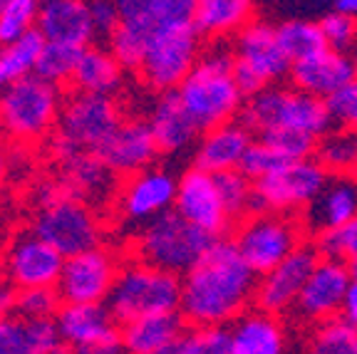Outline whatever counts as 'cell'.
I'll use <instances>...</instances> for the list:
<instances>
[{
	"mask_svg": "<svg viewBox=\"0 0 357 354\" xmlns=\"http://www.w3.org/2000/svg\"><path fill=\"white\" fill-rule=\"evenodd\" d=\"M70 354H127L124 352V344L119 339V332L112 334L107 339H100L95 344H84V347H75Z\"/></svg>",
	"mask_w": 357,
	"mask_h": 354,
	"instance_id": "48",
	"label": "cell"
},
{
	"mask_svg": "<svg viewBox=\"0 0 357 354\" xmlns=\"http://www.w3.org/2000/svg\"><path fill=\"white\" fill-rule=\"evenodd\" d=\"M229 354H288V330L278 315L248 310L226 330Z\"/></svg>",
	"mask_w": 357,
	"mask_h": 354,
	"instance_id": "24",
	"label": "cell"
},
{
	"mask_svg": "<svg viewBox=\"0 0 357 354\" xmlns=\"http://www.w3.org/2000/svg\"><path fill=\"white\" fill-rule=\"evenodd\" d=\"M62 178L60 186L73 199L82 201L92 208V203H105L114 194H119L117 176L97 159L95 154H75L60 161Z\"/></svg>",
	"mask_w": 357,
	"mask_h": 354,
	"instance_id": "26",
	"label": "cell"
},
{
	"mask_svg": "<svg viewBox=\"0 0 357 354\" xmlns=\"http://www.w3.org/2000/svg\"><path fill=\"white\" fill-rule=\"evenodd\" d=\"M328 181L330 174L312 156L303 161H290L271 176L253 181V186H256V210L283 213V216L307 210L312 201L323 194Z\"/></svg>",
	"mask_w": 357,
	"mask_h": 354,
	"instance_id": "13",
	"label": "cell"
},
{
	"mask_svg": "<svg viewBox=\"0 0 357 354\" xmlns=\"http://www.w3.org/2000/svg\"><path fill=\"white\" fill-rule=\"evenodd\" d=\"M154 354H172V349H167V352H154Z\"/></svg>",
	"mask_w": 357,
	"mask_h": 354,
	"instance_id": "55",
	"label": "cell"
},
{
	"mask_svg": "<svg viewBox=\"0 0 357 354\" xmlns=\"http://www.w3.org/2000/svg\"><path fill=\"white\" fill-rule=\"evenodd\" d=\"M60 295L55 288H35L17 290L15 295V315L22 320H52L60 310Z\"/></svg>",
	"mask_w": 357,
	"mask_h": 354,
	"instance_id": "41",
	"label": "cell"
},
{
	"mask_svg": "<svg viewBox=\"0 0 357 354\" xmlns=\"http://www.w3.org/2000/svg\"><path fill=\"white\" fill-rule=\"evenodd\" d=\"M290 79H293L296 89L328 102L333 94H337L342 87L355 82V62L342 52L323 47L320 52L305 57V60L293 62L290 65Z\"/></svg>",
	"mask_w": 357,
	"mask_h": 354,
	"instance_id": "21",
	"label": "cell"
},
{
	"mask_svg": "<svg viewBox=\"0 0 357 354\" xmlns=\"http://www.w3.org/2000/svg\"><path fill=\"white\" fill-rule=\"evenodd\" d=\"M33 233L55 248L62 258H73L102 245V223L87 203L73 199L60 183L43 186L38 194V210Z\"/></svg>",
	"mask_w": 357,
	"mask_h": 354,
	"instance_id": "4",
	"label": "cell"
},
{
	"mask_svg": "<svg viewBox=\"0 0 357 354\" xmlns=\"http://www.w3.org/2000/svg\"><path fill=\"white\" fill-rule=\"evenodd\" d=\"M119 22L109 35V52L122 70H139L149 45L159 33L189 22L194 0H122Z\"/></svg>",
	"mask_w": 357,
	"mask_h": 354,
	"instance_id": "6",
	"label": "cell"
},
{
	"mask_svg": "<svg viewBox=\"0 0 357 354\" xmlns=\"http://www.w3.org/2000/svg\"><path fill=\"white\" fill-rule=\"evenodd\" d=\"M333 10L342 13V15L357 17V0H337V3L333 6Z\"/></svg>",
	"mask_w": 357,
	"mask_h": 354,
	"instance_id": "51",
	"label": "cell"
},
{
	"mask_svg": "<svg viewBox=\"0 0 357 354\" xmlns=\"http://www.w3.org/2000/svg\"><path fill=\"white\" fill-rule=\"evenodd\" d=\"M315 253L328 261H340L345 266H357V218L335 231L315 233Z\"/></svg>",
	"mask_w": 357,
	"mask_h": 354,
	"instance_id": "40",
	"label": "cell"
},
{
	"mask_svg": "<svg viewBox=\"0 0 357 354\" xmlns=\"http://www.w3.org/2000/svg\"><path fill=\"white\" fill-rule=\"evenodd\" d=\"M318 25H320V33H323L325 47H328V50L342 52V55H345L352 45L357 43V17L330 10L320 17Z\"/></svg>",
	"mask_w": 357,
	"mask_h": 354,
	"instance_id": "43",
	"label": "cell"
},
{
	"mask_svg": "<svg viewBox=\"0 0 357 354\" xmlns=\"http://www.w3.org/2000/svg\"><path fill=\"white\" fill-rule=\"evenodd\" d=\"M234 77L245 100L261 89L278 84L290 75V60L275 35V25L266 20L248 22L234 43Z\"/></svg>",
	"mask_w": 357,
	"mask_h": 354,
	"instance_id": "11",
	"label": "cell"
},
{
	"mask_svg": "<svg viewBox=\"0 0 357 354\" xmlns=\"http://www.w3.org/2000/svg\"><path fill=\"white\" fill-rule=\"evenodd\" d=\"M340 317L345 322H350L352 327H357V272H352V280H350V288H347L345 302H342Z\"/></svg>",
	"mask_w": 357,
	"mask_h": 354,
	"instance_id": "49",
	"label": "cell"
},
{
	"mask_svg": "<svg viewBox=\"0 0 357 354\" xmlns=\"http://www.w3.org/2000/svg\"><path fill=\"white\" fill-rule=\"evenodd\" d=\"M174 210L213 240H221L229 233V228L234 226L229 210L223 206L216 176L201 171L196 167L186 169L178 176Z\"/></svg>",
	"mask_w": 357,
	"mask_h": 354,
	"instance_id": "15",
	"label": "cell"
},
{
	"mask_svg": "<svg viewBox=\"0 0 357 354\" xmlns=\"http://www.w3.org/2000/svg\"><path fill=\"white\" fill-rule=\"evenodd\" d=\"M241 124L248 132H256L258 137L288 129V132H301L320 139L330 132L333 119L323 100L310 97L296 87L273 84L245 100L241 109Z\"/></svg>",
	"mask_w": 357,
	"mask_h": 354,
	"instance_id": "3",
	"label": "cell"
},
{
	"mask_svg": "<svg viewBox=\"0 0 357 354\" xmlns=\"http://www.w3.org/2000/svg\"><path fill=\"white\" fill-rule=\"evenodd\" d=\"M0 216H3V199H0Z\"/></svg>",
	"mask_w": 357,
	"mask_h": 354,
	"instance_id": "56",
	"label": "cell"
},
{
	"mask_svg": "<svg viewBox=\"0 0 357 354\" xmlns=\"http://www.w3.org/2000/svg\"><path fill=\"white\" fill-rule=\"evenodd\" d=\"M149 132L159 154H178L199 139L201 129L184 109L176 92L159 94L149 109Z\"/></svg>",
	"mask_w": 357,
	"mask_h": 354,
	"instance_id": "25",
	"label": "cell"
},
{
	"mask_svg": "<svg viewBox=\"0 0 357 354\" xmlns=\"http://www.w3.org/2000/svg\"><path fill=\"white\" fill-rule=\"evenodd\" d=\"M261 141H266L275 154L280 156L283 161H303L310 159V154H315V144L318 139L307 137V134L301 132H288V129H280V132H268L261 134Z\"/></svg>",
	"mask_w": 357,
	"mask_h": 354,
	"instance_id": "44",
	"label": "cell"
},
{
	"mask_svg": "<svg viewBox=\"0 0 357 354\" xmlns=\"http://www.w3.org/2000/svg\"><path fill=\"white\" fill-rule=\"evenodd\" d=\"M318 261L320 255L315 253V248L303 245L290 258H285L278 268L258 277L256 298H253V302L258 305L256 310L268 312V315H280V312L293 310Z\"/></svg>",
	"mask_w": 357,
	"mask_h": 354,
	"instance_id": "18",
	"label": "cell"
},
{
	"mask_svg": "<svg viewBox=\"0 0 357 354\" xmlns=\"http://www.w3.org/2000/svg\"><path fill=\"white\" fill-rule=\"evenodd\" d=\"M38 30L45 43L70 45V47H89L97 35L89 3L82 0H47L40 6Z\"/></svg>",
	"mask_w": 357,
	"mask_h": 354,
	"instance_id": "22",
	"label": "cell"
},
{
	"mask_svg": "<svg viewBox=\"0 0 357 354\" xmlns=\"http://www.w3.org/2000/svg\"><path fill=\"white\" fill-rule=\"evenodd\" d=\"M201 57V38L189 22H176L154 38L139 75L154 92H176Z\"/></svg>",
	"mask_w": 357,
	"mask_h": 354,
	"instance_id": "12",
	"label": "cell"
},
{
	"mask_svg": "<svg viewBox=\"0 0 357 354\" xmlns=\"http://www.w3.org/2000/svg\"><path fill=\"white\" fill-rule=\"evenodd\" d=\"M172 354H229L226 330H206V327L184 330V334L172 347Z\"/></svg>",
	"mask_w": 357,
	"mask_h": 354,
	"instance_id": "42",
	"label": "cell"
},
{
	"mask_svg": "<svg viewBox=\"0 0 357 354\" xmlns=\"http://www.w3.org/2000/svg\"><path fill=\"white\" fill-rule=\"evenodd\" d=\"M352 62H355V82H357V60H352Z\"/></svg>",
	"mask_w": 357,
	"mask_h": 354,
	"instance_id": "54",
	"label": "cell"
},
{
	"mask_svg": "<svg viewBox=\"0 0 357 354\" xmlns=\"http://www.w3.org/2000/svg\"><path fill=\"white\" fill-rule=\"evenodd\" d=\"M218 191H221L223 206L229 210L231 221H243L251 213H256V186L245 174L229 171L216 176Z\"/></svg>",
	"mask_w": 357,
	"mask_h": 354,
	"instance_id": "39",
	"label": "cell"
},
{
	"mask_svg": "<svg viewBox=\"0 0 357 354\" xmlns=\"http://www.w3.org/2000/svg\"><path fill=\"white\" fill-rule=\"evenodd\" d=\"M303 233L305 223L296 216L256 210L236 226L234 245L253 275L261 277L303 248Z\"/></svg>",
	"mask_w": 357,
	"mask_h": 354,
	"instance_id": "10",
	"label": "cell"
},
{
	"mask_svg": "<svg viewBox=\"0 0 357 354\" xmlns=\"http://www.w3.org/2000/svg\"><path fill=\"white\" fill-rule=\"evenodd\" d=\"M315 161L330 176H350L357 161V134L330 129L315 144Z\"/></svg>",
	"mask_w": 357,
	"mask_h": 354,
	"instance_id": "35",
	"label": "cell"
},
{
	"mask_svg": "<svg viewBox=\"0 0 357 354\" xmlns=\"http://www.w3.org/2000/svg\"><path fill=\"white\" fill-rule=\"evenodd\" d=\"M87 50V47H84ZM79 47H70V45H55V43H45L43 52L38 57V65H35V75L45 82L60 84L73 82L75 70H77V62L82 57Z\"/></svg>",
	"mask_w": 357,
	"mask_h": 354,
	"instance_id": "37",
	"label": "cell"
},
{
	"mask_svg": "<svg viewBox=\"0 0 357 354\" xmlns=\"http://www.w3.org/2000/svg\"><path fill=\"white\" fill-rule=\"evenodd\" d=\"M176 94L201 132L234 122L245 105L234 77V57L226 50L201 55Z\"/></svg>",
	"mask_w": 357,
	"mask_h": 354,
	"instance_id": "2",
	"label": "cell"
},
{
	"mask_svg": "<svg viewBox=\"0 0 357 354\" xmlns=\"http://www.w3.org/2000/svg\"><path fill=\"white\" fill-rule=\"evenodd\" d=\"M350 280H352L350 266H345L340 261L320 258L318 266L312 268L310 277H307L305 288H303L293 310L298 312L301 320L312 322V325H320V322L340 317Z\"/></svg>",
	"mask_w": 357,
	"mask_h": 354,
	"instance_id": "19",
	"label": "cell"
},
{
	"mask_svg": "<svg viewBox=\"0 0 357 354\" xmlns=\"http://www.w3.org/2000/svg\"><path fill=\"white\" fill-rule=\"evenodd\" d=\"M45 47V40L38 30L28 33L22 40L0 47V92L17 84L20 79L35 75V65Z\"/></svg>",
	"mask_w": 357,
	"mask_h": 354,
	"instance_id": "33",
	"label": "cell"
},
{
	"mask_svg": "<svg viewBox=\"0 0 357 354\" xmlns=\"http://www.w3.org/2000/svg\"><path fill=\"white\" fill-rule=\"evenodd\" d=\"M251 141V132L241 122H229L216 129H208L196 144L194 167L211 174V176L238 171Z\"/></svg>",
	"mask_w": 357,
	"mask_h": 354,
	"instance_id": "23",
	"label": "cell"
},
{
	"mask_svg": "<svg viewBox=\"0 0 357 354\" xmlns=\"http://www.w3.org/2000/svg\"><path fill=\"white\" fill-rule=\"evenodd\" d=\"M122 79L124 70L114 60L109 47H87L77 62L73 84L77 92L112 97V92H117L122 87Z\"/></svg>",
	"mask_w": 357,
	"mask_h": 354,
	"instance_id": "32",
	"label": "cell"
},
{
	"mask_svg": "<svg viewBox=\"0 0 357 354\" xmlns=\"http://www.w3.org/2000/svg\"><path fill=\"white\" fill-rule=\"evenodd\" d=\"M55 330L60 339L67 347H84V344H95L100 339H107L117 334L119 330L112 320L107 305H67L62 302L57 315L52 317Z\"/></svg>",
	"mask_w": 357,
	"mask_h": 354,
	"instance_id": "27",
	"label": "cell"
},
{
	"mask_svg": "<svg viewBox=\"0 0 357 354\" xmlns=\"http://www.w3.org/2000/svg\"><path fill=\"white\" fill-rule=\"evenodd\" d=\"M117 255L107 248L84 250L65 258L62 275L57 282V295L67 305H105L119 275Z\"/></svg>",
	"mask_w": 357,
	"mask_h": 354,
	"instance_id": "14",
	"label": "cell"
},
{
	"mask_svg": "<svg viewBox=\"0 0 357 354\" xmlns=\"http://www.w3.org/2000/svg\"><path fill=\"white\" fill-rule=\"evenodd\" d=\"M178 178L167 169H146L132 176L117 194V206L124 221L146 226L154 218L174 210Z\"/></svg>",
	"mask_w": 357,
	"mask_h": 354,
	"instance_id": "17",
	"label": "cell"
},
{
	"mask_svg": "<svg viewBox=\"0 0 357 354\" xmlns=\"http://www.w3.org/2000/svg\"><path fill=\"white\" fill-rule=\"evenodd\" d=\"M8 174H10V154H8V151L0 146V183L6 181Z\"/></svg>",
	"mask_w": 357,
	"mask_h": 354,
	"instance_id": "52",
	"label": "cell"
},
{
	"mask_svg": "<svg viewBox=\"0 0 357 354\" xmlns=\"http://www.w3.org/2000/svg\"><path fill=\"white\" fill-rule=\"evenodd\" d=\"M288 161H283L278 154H275L271 146L266 144V141H251V146H248V151H245L243 161H241V174H245V176L251 178V181H261V178L271 176L273 171H278L280 167H285Z\"/></svg>",
	"mask_w": 357,
	"mask_h": 354,
	"instance_id": "45",
	"label": "cell"
},
{
	"mask_svg": "<svg viewBox=\"0 0 357 354\" xmlns=\"http://www.w3.org/2000/svg\"><path fill=\"white\" fill-rule=\"evenodd\" d=\"M325 105H328L330 119H333V124H337V129L357 134V82L342 87Z\"/></svg>",
	"mask_w": 357,
	"mask_h": 354,
	"instance_id": "46",
	"label": "cell"
},
{
	"mask_svg": "<svg viewBox=\"0 0 357 354\" xmlns=\"http://www.w3.org/2000/svg\"><path fill=\"white\" fill-rule=\"evenodd\" d=\"M40 3L35 0H0V47L22 40L38 28Z\"/></svg>",
	"mask_w": 357,
	"mask_h": 354,
	"instance_id": "38",
	"label": "cell"
},
{
	"mask_svg": "<svg viewBox=\"0 0 357 354\" xmlns=\"http://www.w3.org/2000/svg\"><path fill=\"white\" fill-rule=\"evenodd\" d=\"M15 288H10L6 280H0V320L15 315Z\"/></svg>",
	"mask_w": 357,
	"mask_h": 354,
	"instance_id": "50",
	"label": "cell"
},
{
	"mask_svg": "<svg viewBox=\"0 0 357 354\" xmlns=\"http://www.w3.org/2000/svg\"><path fill=\"white\" fill-rule=\"evenodd\" d=\"M67 347L52 320H22L10 315L0 320V354H52Z\"/></svg>",
	"mask_w": 357,
	"mask_h": 354,
	"instance_id": "29",
	"label": "cell"
},
{
	"mask_svg": "<svg viewBox=\"0 0 357 354\" xmlns=\"http://www.w3.org/2000/svg\"><path fill=\"white\" fill-rule=\"evenodd\" d=\"M275 35H278V43L290 65L305 60L325 47L320 25L315 20H307V17H288V20L278 22Z\"/></svg>",
	"mask_w": 357,
	"mask_h": 354,
	"instance_id": "34",
	"label": "cell"
},
{
	"mask_svg": "<svg viewBox=\"0 0 357 354\" xmlns=\"http://www.w3.org/2000/svg\"><path fill=\"white\" fill-rule=\"evenodd\" d=\"M97 159L109 169L114 176H137L154 167L159 149L149 132V124L142 119H122L105 144L95 151Z\"/></svg>",
	"mask_w": 357,
	"mask_h": 354,
	"instance_id": "20",
	"label": "cell"
},
{
	"mask_svg": "<svg viewBox=\"0 0 357 354\" xmlns=\"http://www.w3.org/2000/svg\"><path fill=\"white\" fill-rule=\"evenodd\" d=\"M352 174H355V178H357V161H355V171H352Z\"/></svg>",
	"mask_w": 357,
	"mask_h": 354,
	"instance_id": "57",
	"label": "cell"
},
{
	"mask_svg": "<svg viewBox=\"0 0 357 354\" xmlns=\"http://www.w3.org/2000/svg\"><path fill=\"white\" fill-rule=\"evenodd\" d=\"M211 243L213 238L206 233L184 221L176 210H169L142 226L137 233V255L139 261L181 277L201 261Z\"/></svg>",
	"mask_w": 357,
	"mask_h": 354,
	"instance_id": "9",
	"label": "cell"
},
{
	"mask_svg": "<svg viewBox=\"0 0 357 354\" xmlns=\"http://www.w3.org/2000/svg\"><path fill=\"white\" fill-rule=\"evenodd\" d=\"M181 305V277L149 266L144 261H129L119 268L114 288L107 300L112 320L129 325L151 315H174Z\"/></svg>",
	"mask_w": 357,
	"mask_h": 354,
	"instance_id": "5",
	"label": "cell"
},
{
	"mask_svg": "<svg viewBox=\"0 0 357 354\" xmlns=\"http://www.w3.org/2000/svg\"><path fill=\"white\" fill-rule=\"evenodd\" d=\"M303 354H357V327L342 317L312 325Z\"/></svg>",
	"mask_w": 357,
	"mask_h": 354,
	"instance_id": "36",
	"label": "cell"
},
{
	"mask_svg": "<svg viewBox=\"0 0 357 354\" xmlns=\"http://www.w3.org/2000/svg\"><path fill=\"white\" fill-rule=\"evenodd\" d=\"M62 92L38 75L0 92V132L20 144H35L57 127Z\"/></svg>",
	"mask_w": 357,
	"mask_h": 354,
	"instance_id": "8",
	"label": "cell"
},
{
	"mask_svg": "<svg viewBox=\"0 0 357 354\" xmlns=\"http://www.w3.org/2000/svg\"><path fill=\"white\" fill-rule=\"evenodd\" d=\"M258 277L243 263L234 240H213L201 261L181 275V305L178 315L191 327L226 330L256 298Z\"/></svg>",
	"mask_w": 357,
	"mask_h": 354,
	"instance_id": "1",
	"label": "cell"
},
{
	"mask_svg": "<svg viewBox=\"0 0 357 354\" xmlns=\"http://www.w3.org/2000/svg\"><path fill=\"white\" fill-rule=\"evenodd\" d=\"M256 6L248 0H199L194 3L191 25L206 38L238 35L248 22L256 20Z\"/></svg>",
	"mask_w": 357,
	"mask_h": 354,
	"instance_id": "31",
	"label": "cell"
},
{
	"mask_svg": "<svg viewBox=\"0 0 357 354\" xmlns=\"http://www.w3.org/2000/svg\"><path fill=\"white\" fill-rule=\"evenodd\" d=\"M52 354H70V349H67V347H60L57 352H52Z\"/></svg>",
	"mask_w": 357,
	"mask_h": 354,
	"instance_id": "53",
	"label": "cell"
},
{
	"mask_svg": "<svg viewBox=\"0 0 357 354\" xmlns=\"http://www.w3.org/2000/svg\"><path fill=\"white\" fill-rule=\"evenodd\" d=\"M122 124V111L112 97L75 92L62 102L52 154L60 161L75 154H95L109 134Z\"/></svg>",
	"mask_w": 357,
	"mask_h": 354,
	"instance_id": "7",
	"label": "cell"
},
{
	"mask_svg": "<svg viewBox=\"0 0 357 354\" xmlns=\"http://www.w3.org/2000/svg\"><path fill=\"white\" fill-rule=\"evenodd\" d=\"M89 13H92V22H95V30L109 38L112 30L117 28L119 22V6L117 3H109V0H97V3H89Z\"/></svg>",
	"mask_w": 357,
	"mask_h": 354,
	"instance_id": "47",
	"label": "cell"
},
{
	"mask_svg": "<svg viewBox=\"0 0 357 354\" xmlns=\"http://www.w3.org/2000/svg\"><path fill=\"white\" fill-rule=\"evenodd\" d=\"M357 218V178L330 176L323 194L305 210V226L312 233L335 231Z\"/></svg>",
	"mask_w": 357,
	"mask_h": 354,
	"instance_id": "28",
	"label": "cell"
},
{
	"mask_svg": "<svg viewBox=\"0 0 357 354\" xmlns=\"http://www.w3.org/2000/svg\"><path fill=\"white\" fill-rule=\"evenodd\" d=\"M350 270H352V272H357V266H355V268H350Z\"/></svg>",
	"mask_w": 357,
	"mask_h": 354,
	"instance_id": "58",
	"label": "cell"
},
{
	"mask_svg": "<svg viewBox=\"0 0 357 354\" xmlns=\"http://www.w3.org/2000/svg\"><path fill=\"white\" fill-rule=\"evenodd\" d=\"M184 334V320L178 312L174 315H151L122 325L119 339L127 354H154L167 352Z\"/></svg>",
	"mask_w": 357,
	"mask_h": 354,
	"instance_id": "30",
	"label": "cell"
},
{
	"mask_svg": "<svg viewBox=\"0 0 357 354\" xmlns=\"http://www.w3.org/2000/svg\"><path fill=\"white\" fill-rule=\"evenodd\" d=\"M62 266L65 258L45 240H40L33 231L15 236L3 258L8 285L15 290L57 288Z\"/></svg>",
	"mask_w": 357,
	"mask_h": 354,
	"instance_id": "16",
	"label": "cell"
}]
</instances>
